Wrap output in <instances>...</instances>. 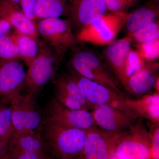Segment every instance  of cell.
I'll list each match as a JSON object with an SVG mask.
<instances>
[{
	"mask_svg": "<svg viewBox=\"0 0 159 159\" xmlns=\"http://www.w3.org/2000/svg\"><path fill=\"white\" fill-rule=\"evenodd\" d=\"M42 131L46 152L51 158L75 159L85 146L87 130L68 128L45 121Z\"/></svg>",
	"mask_w": 159,
	"mask_h": 159,
	"instance_id": "6da1fadb",
	"label": "cell"
},
{
	"mask_svg": "<svg viewBox=\"0 0 159 159\" xmlns=\"http://www.w3.org/2000/svg\"><path fill=\"white\" fill-rule=\"evenodd\" d=\"M70 63L71 68L82 77L122 94L118 80L102 58L93 51L85 50L74 51Z\"/></svg>",
	"mask_w": 159,
	"mask_h": 159,
	"instance_id": "7a4b0ae2",
	"label": "cell"
},
{
	"mask_svg": "<svg viewBox=\"0 0 159 159\" xmlns=\"http://www.w3.org/2000/svg\"><path fill=\"white\" fill-rule=\"evenodd\" d=\"M37 28L40 39L53 50L61 61L67 51L74 48L78 42L68 19L51 18L39 20Z\"/></svg>",
	"mask_w": 159,
	"mask_h": 159,
	"instance_id": "3957f363",
	"label": "cell"
},
{
	"mask_svg": "<svg viewBox=\"0 0 159 159\" xmlns=\"http://www.w3.org/2000/svg\"><path fill=\"white\" fill-rule=\"evenodd\" d=\"M61 61L56 53L43 42L38 53L28 66L24 84L35 96L54 77L58 64Z\"/></svg>",
	"mask_w": 159,
	"mask_h": 159,
	"instance_id": "277c9868",
	"label": "cell"
},
{
	"mask_svg": "<svg viewBox=\"0 0 159 159\" xmlns=\"http://www.w3.org/2000/svg\"><path fill=\"white\" fill-rule=\"evenodd\" d=\"M151 137L142 119L125 131L111 159H150Z\"/></svg>",
	"mask_w": 159,
	"mask_h": 159,
	"instance_id": "5b68a950",
	"label": "cell"
},
{
	"mask_svg": "<svg viewBox=\"0 0 159 159\" xmlns=\"http://www.w3.org/2000/svg\"><path fill=\"white\" fill-rule=\"evenodd\" d=\"M128 13L117 15L106 13L102 17L78 32V42L89 43L97 45H106L115 40L119 31L125 25Z\"/></svg>",
	"mask_w": 159,
	"mask_h": 159,
	"instance_id": "8992f818",
	"label": "cell"
},
{
	"mask_svg": "<svg viewBox=\"0 0 159 159\" xmlns=\"http://www.w3.org/2000/svg\"><path fill=\"white\" fill-rule=\"evenodd\" d=\"M68 74L77 83L86 99L91 105H107L125 111L131 112L125 103L126 97L120 93L82 77L72 68Z\"/></svg>",
	"mask_w": 159,
	"mask_h": 159,
	"instance_id": "52a82bcc",
	"label": "cell"
},
{
	"mask_svg": "<svg viewBox=\"0 0 159 159\" xmlns=\"http://www.w3.org/2000/svg\"><path fill=\"white\" fill-rule=\"evenodd\" d=\"M125 132L112 133L97 126L87 130L84 148L75 159H111Z\"/></svg>",
	"mask_w": 159,
	"mask_h": 159,
	"instance_id": "ba28073f",
	"label": "cell"
},
{
	"mask_svg": "<svg viewBox=\"0 0 159 159\" xmlns=\"http://www.w3.org/2000/svg\"><path fill=\"white\" fill-rule=\"evenodd\" d=\"M34 96L31 93L22 95L20 91L11 96L15 133L35 130L40 126L41 117L35 108Z\"/></svg>",
	"mask_w": 159,
	"mask_h": 159,
	"instance_id": "9c48e42d",
	"label": "cell"
},
{
	"mask_svg": "<svg viewBox=\"0 0 159 159\" xmlns=\"http://www.w3.org/2000/svg\"><path fill=\"white\" fill-rule=\"evenodd\" d=\"M91 111L97 127L112 133H121L128 130L138 120V117L133 113L109 105L95 106Z\"/></svg>",
	"mask_w": 159,
	"mask_h": 159,
	"instance_id": "30bf717a",
	"label": "cell"
},
{
	"mask_svg": "<svg viewBox=\"0 0 159 159\" xmlns=\"http://www.w3.org/2000/svg\"><path fill=\"white\" fill-rule=\"evenodd\" d=\"M46 121L68 128L85 130L97 126L91 112L67 108L61 105L55 98L50 103Z\"/></svg>",
	"mask_w": 159,
	"mask_h": 159,
	"instance_id": "8fae6325",
	"label": "cell"
},
{
	"mask_svg": "<svg viewBox=\"0 0 159 159\" xmlns=\"http://www.w3.org/2000/svg\"><path fill=\"white\" fill-rule=\"evenodd\" d=\"M132 43L131 39L127 34L123 38L115 40L109 44L102 53L105 63L126 90L128 77L125 65Z\"/></svg>",
	"mask_w": 159,
	"mask_h": 159,
	"instance_id": "7c38bea8",
	"label": "cell"
},
{
	"mask_svg": "<svg viewBox=\"0 0 159 159\" xmlns=\"http://www.w3.org/2000/svg\"><path fill=\"white\" fill-rule=\"evenodd\" d=\"M104 0H71L68 19L74 27L79 30L102 17L106 13Z\"/></svg>",
	"mask_w": 159,
	"mask_h": 159,
	"instance_id": "4fadbf2b",
	"label": "cell"
},
{
	"mask_svg": "<svg viewBox=\"0 0 159 159\" xmlns=\"http://www.w3.org/2000/svg\"><path fill=\"white\" fill-rule=\"evenodd\" d=\"M26 74L20 58L0 59V99L20 91L24 85Z\"/></svg>",
	"mask_w": 159,
	"mask_h": 159,
	"instance_id": "5bb4252c",
	"label": "cell"
},
{
	"mask_svg": "<svg viewBox=\"0 0 159 159\" xmlns=\"http://www.w3.org/2000/svg\"><path fill=\"white\" fill-rule=\"evenodd\" d=\"M0 15L15 28L16 31L31 36L39 44L42 43L38 32L37 23L28 18L19 7L9 0H0Z\"/></svg>",
	"mask_w": 159,
	"mask_h": 159,
	"instance_id": "9a60e30c",
	"label": "cell"
},
{
	"mask_svg": "<svg viewBox=\"0 0 159 159\" xmlns=\"http://www.w3.org/2000/svg\"><path fill=\"white\" fill-rule=\"evenodd\" d=\"M125 103L137 117L159 125V93L146 94L138 99L126 97Z\"/></svg>",
	"mask_w": 159,
	"mask_h": 159,
	"instance_id": "2e32d148",
	"label": "cell"
},
{
	"mask_svg": "<svg viewBox=\"0 0 159 159\" xmlns=\"http://www.w3.org/2000/svg\"><path fill=\"white\" fill-rule=\"evenodd\" d=\"M42 127L34 131L15 133L7 145L5 157L7 155L20 152H46L42 136Z\"/></svg>",
	"mask_w": 159,
	"mask_h": 159,
	"instance_id": "e0dca14e",
	"label": "cell"
},
{
	"mask_svg": "<svg viewBox=\"0 0 159 159\" xmlns=\"http://www.w3.org/2000/svg\"><path fill=\"white\" fill-rule=\"evenodd\" d=\"M158 64L148 62L143 68L138 71L129 78L127 90L134 95H142L147 94L153 89L159 77L156 71Z\"/></svg>",
	"mask_w": 159,
	"mask_h": 159,
	"instance_id": "ac0fdd59",
	"label": "cell"
},
{
	"mask_svg": "<svg viewBox=\"0 0 159 159\" xmlns=\"http://www.w3.org/2000/svg\"><path fill=\"white\" fill-rule=\"evenodd\" d=\"M159 0H151L130 13H128L125 25L128 34L158 20Z\"/></svg>",
	"mask_w": 159,
	"mask_h": 159,
	"instance_id": "d6986e66",
	"label": "cell"
},
{
	"mask_svg": "<svg viewBox=\"0 0 159 159\" xmlns=\"http://www.w3.org/2000/svg\"><path fill=\"white\" fill-rule=\"evenodd\" d=\"M71 0H38L36 16L39 20L67 17Z\"/></svg>",
	"mask_w": 159,
	"mask_h": 159,
	"instance_id": "ffe728a7",
	"label": "cell"
},
{
	"mask_svg": "<svg viewBox=\"0 0 159 159\" xmlns=\"http://www.w3.org/2000/svg\"><path fill=\"white\" fill-rule=\"evenodd\" d=\"M15 133L11 96L0 99V139L5 144L6 149Z\"/></svg>",
	"mask_w": 159,
	"mask_h": 159,
	"instance_id": "44dd1931",
	"label": "cell"
},
{
	"mask_svg": "<svg viewBox=\"0 0 159 159\" xmlns=\"http://www.w3.org/2000/svg\"><path fill=\"white\" fill-rule=\"evenodd\" d=\"M12 34L18 47L20 59L29 66L37 56L41 44L31 36L16 30Z\"/></svg>",
	"mask_w": 159,
	"mask_h": 159,
	"instance_id": "7402d4cb",
	"label": "cell"
},
{
	"mask_svg": "<svg viewBox=\"0 0 159 159\" xmlns=\"http://www.w3.org/2000/svg\"><path fill=\"white\" fill-rule=\"evenodd\" d=\"M128 34L131 39L132 42L137 43L159 39V20L144 26Z\"/></svg>",
	"mask_w": 159,
	"mask_h": 159,
	"instance_id": "603a6c76",
	"label": "cell"
},
{
	"mask_svg": "<svg viewBox=\"0 0 159 159\" xmlns=\"http://www.w3.org/2000/svg\"><path fill=\"white\" fill-rule=\"evenodd\" d=\"M20 58L19 51L12 33L0 38V59Z\"/></svg>",
	"mask_w": 159,
	"mask_h": 159,
	"instance_id": "cb8c5ba5",
	"label": "cell"
},
{
	"mask_svg": "<svg viewBox=\"0 0 159 159\" xmlns=\"http://www.w3.org/2000/svg\"><path fill=\"white\" fill-rule=\"evenodd\" d=\"M54 98L61 105L67 108L76 110L88 111L84 105L71 96L62 86L57 82H55V97Z\"/></svg>",
	"mask_w": 159,
	"mask_h": 159,
	"instance_id": "d4e9b609",
	"label": "cell"
},
{
	"mask_svg": "<svg viewBox=\"0 0 159 159\" xmlns=\"http://www.w3.org/2000/svg\"><path fill=\"white\" fill-rule=\"evenodd\" d=\"M136 51L145 61L153 62L159 56V39L137 43Z\"/></svg>",
	"mask_w": 159,
	"mask_h": 159,
	"instance_id": "484cf974",
	"label": "cell"
},
{
	"mask_svg": "<svg viewBox=\"0 0 159 159\" xmlns=\"http://www.w3.org/2000/svg\"><path fill=\"white\" fill-rule=\"evenodd\" d=\"M147 62L148 61H145L139 56L136 50L131 48L129 52L125 65L128 79L133 74L143 68Z\"/></svg>",
	"mask_w": 159,
	"mask_h": 159,
	"instance_id": "4316f807",
	"label": "cell"
},
{
	"mask_svg": "<svg viewBox=\"0 0 159 159\" xmlns=\"http://www.w3.org/2000/svg\"><path fill=\"white\" fill-rule=\"evenodd\" d=\"M107 10L111 13L117 15L127 14L130 6L137 0H104Z\"/></svg>",
	"mask_w": 159,
	"mask_h": 159,
	"instance_id": "83f0119b",
	"label": "cell"
},
{
	"mask_svg": "<svg viewBox=\"0 0 159 159\" xmlns=\"http://www.w3.org/2000/svg\"><path fill=\"white\" fill-rule=\"evenodd\" d=\"M4 159H52L44 152H20L7 155Z\"/></svg>",
	"mask_w": 159,
	"mask_h": 159,
	"instance_id": "f1b7e54d",
	"label": "cell"
},
{
	"mask_svg": "<svg viewBox=\"0 0 159 159\" xmlns=\"http://www.w3.org/2000/svg\"><path fill=\"white\" fill-rule=\"evenodd\" d=\"M38 0H20V7L23 13L32 21L37 23L36 9Z\"/></svg>",
	"mask_w": 159,
	"mask_h": 159,
	"instance_id": "f546056e",
	"label": "cell"
},
{
	"mask_svg": "<svg viewBox=\"0 0 159 159\" xmlns=\"http://www.w3.org/2000/svg\"><path fill=\"white\" fill-rule=\"evenodd\" d=\"M151 124L149 130L151 137L150 159H159V125Z\"/></svg>",
	"mask_w": 159,
	"mask_h": 159,
	"instance_id": "4dcf8cb0",
	"label": "cell"
},
{
	"mask_svg": "<svg viewBox=\"0 0 159 159\" xmlns=\"http://www.w3.org/2000/svg\"><path fill=\"white\" fill-rule=\"evenodd\" d=\"M12 26L5 19L0 15V38L9 34Z\"/></svg>",
	"mask_w": 159,
	"mask_h": 159,
	"instance_id": "1f68e13d",
	"label": "cell"
},
{
	"mask_svg": "<svg viewBox=\"0 0 159 159\" xmlns=\"http://www.w3.org/2000/svg\"><path fill=\"white\" fill-rule=\"evenodd\" d=\"M6 152V147L0 139V159H4Z\"/></svg>",
	"mask_w": 159,
	"mask_h": 159,
	"instance_id": "d6a6232c",
	"label": "cell"
},
{
	"mask_svg": "<svg viewBox=\"0 0 159 159\" xmlns=\"http://www.w3.org/2000/svg\"><path fill=\"white\" fill-rule=\"evenodd\" d=\"M159 78H157V80L156 82L155 83L154 86L153 88L155 90L156 92V93H159Z\"/></svg>",
	"mask_w": 159,
	"mask_h": 159,
	"instance_id": "836d02e7",
	"label": "cell"
},
{
	"mask_svg": "<svg viewBox=\"0 0 159 159\" xmlns=\"http://www.w3.org/2000/svg\"><path fill=\"white\" fill-rule=\"evenodd\" d=\"M11 3L20 7V0H9Z\"/></svg>",
	"mask_w": 159,
	"mask_h": 159,
	"instance_id": "e575fe53",
	"label": "cell"
},
{
	"mask_svg": "<svg viewBox=\"0 0 159 159\" xmlns=\"http://www.w3.org/2000/svg\"></svg>",
	"mask_w": 159,
	"mask_h": 159,
	"instance_id": "d590c367",
	"label": "cell"
}]
</instances>
